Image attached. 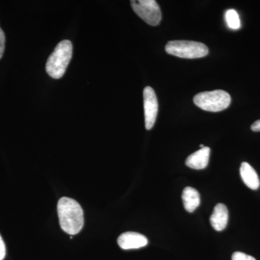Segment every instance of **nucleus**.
I'll return each instance as SVG.
<instances>
[{"label":"nucleus","mask_w":260,"mask_h":260,"mask_svg":"<svg viewBox=\"0 0 260 260\" xmlns=\"http://www.w3.org/2000/svg\"><path fill=\"white\" fill-rule=\"evenodd\" d=\"M57 212L61 229L67 234L75 235L83 229V210L76 200L61 198L58 202Z\"/></svg>","instance_id":"1"},{"label":"nucleus","mask_w":260,"mask_h":260,"mask_svg":"<svg viewBox=\"0 0 260 260\" xmlns=\"http://www.w3.org/2000/svg\"><path fill=\"white\" fill-rule=\"evenodd\" d=\"M73 55V44L69 40L61 41L51 53L46 64V70L54 79H59L64 75Z\"/></svg>","instance_id":"2"},{"label":"nucleus","mask_w":260,"mask_h":260,"mask_svg":"<svg viewBox=\"0 0 260 260\" xmlns=\"http://www.w3.org/2000/svg\"><path fill=\"white\" fill-rule=\"evenodd\" d=\"M231 102L230 95L223 90L203 92L194 97V103L197 107L210 112H221L229 107Z\"/></svg>","instance_id":"3"},{"label":"nucleus","mask_w":260,"mask_h":260,"mask_svg":"<svg viewBox=\"0 0 260 260\" xmlns=\"http://www.w3.org/2000/svg\"><path fill=\"white\" fill-rule=\"evenodd\" d=\"M166 51L171 55L185 59H197L208 54V48L203 43L192 41H172L167 43Z\"/></svg>","instance_id":"4"},{"label":"nucleus","mask_w":260,"mask_h":260,"mask_svg":"<svg viewBox=\"0 0 260 260\" xmlns=\"http://www.w3.org/2000/svg\"><path fill=\"white\" fill-rule=\"evenodd\" d=\"M132 8L140 18L152 26H156L162 18L161 11L155 0H133Z\"/></svg>","instance_id":"5"},{"label":"nucleus","mask_w":260,"mask_h":260,"mask_svg":"<svg viewBox=\"0 0 260 260\" xmlns=\"http://www.w3.org/2000/svg\"><path fill=\"white\" fill-rule=\"evenodd\" d=\"M144 99V111L145 127L148 130L151 129L156 120L158 111V99L155 91L151 87H145L143 90Z\"/></svg>","instance_id":"6"},{"label":"nucleus","mask_w":260,"mask_h":260,"mask_svg":"<svg viewBox=\"0 0 260 260\" xmlns=\"http://www.w3.org/2000/svg\"><path fill=\"white\" fill-rule=\"evenodd\" d=\"M117 242L121 249L128 250L144 247L148 244V240L143 234L136 232H126L119 236Z\"/></svg>","instance_id":"7"},{"label":"nucleus","mask_w":260,"mask_h":260,"mask_svg":"<svg viewBox=\"0 0 260 260\" xmlns=\"http://www.w3.org/2000/svg\"><path fill=\"white\" fill-rule=\"evenodd\" d=\"M210 153V149L208 147L200 149L186 158V165L197 170L205 169L209 162Z\"/></svg>","instance_id":"8"},{"label":"nucleus","mask_w":260,"mask_h":260,"mask_svg":"<svg viewBox=\"0 0 260 260\" xmlns=\"http://www.w3.org/2000/svg\"><path fill=\"white\" fill-rule=\"evenodd\" d=\"M228 220L229 210L225 205L219 203L214 208L213 213L210 216V224L215 231L221 232L226 228Z\"/></svg>","instance_id":"9"},{"label":"nucleus","mask_w":260,"mask_h":260,"mask_svg":"<svg viewBox=\"0 0 260 260\" xmlns=\"http://www.w3.org/2000/svg\"><path fill=\"white\" fill-rule=\"evenodd\" d=\"M240 174L244 184L249 189L253 190L259 189L260 181L258 174L248 162H242L240 167Z\"/></svg>","instance_id":"10"},{"label":"nucleus","mask_w":260,"mask_h":260,"mask_svg":"<svg viewBox=\"0 0 260 260\" xmlns=\"http://www.w3.org/2000/svg\"><path fill=\"white\" fill-rule=\"evenodd\" d=\"M181 198L184 208L189 213L194 212L200 204V193L194 188L190 186L184 188Z\"/></svg>","instance_id":"11"},{"label":"nucleus","mask_w":260,"mask_h":260,"mask_svg":"<svg viewBox=\"0 0 260 260\" xmlns=\"http://www.w3.org/2000/svg\"><path fill=\"white\" fill-rule=\"evenodd\" d=\"M225 20L229 28L237 30L241 26L240 19L236 10L231 9L225 13Z\"/></svg>","instance_id":"12"},{"label":"nucleus","mask_w":260,"mask_h":260,"mask_svg":"<svg viewBox=\"0 0 260 260\" xmlns=\"http://www.w3.org/2000/svg\"><path fill=\"white\" fill-rule=\"evenodd\" d=\"M232 260H256V259L241 251H236L233 254Z\"/></svg>","instance_id":"13"},{"label":"nucleus","mask_w":260,"mask_h":260,"mask_svg":"<svg viewBox=\"0 0 260 260\" xmlns=\"http://www.w3.org/2000/svg\"><path fill=\"white\" fill-rule=\"evenodd\" d=\"M5 48V36L3 29L0 28V59L3 57Z\"/></svg>","instance_id":"14"},{"label":"nucleus","mask_w":260,"mask_h":260,"mask_svg":"<svg viewBox=\"0 0 260 260\" xmlns=\"http://www.w3.org/2000/svg\"><path fill=\"white\" fill-rule=\"evenodd\" d=\"M5 255H6V248H5L4 241L0 235V260L4 259Z\"/></svg>","instance_id":"15"},{"label":"nucleus","mask_w":260,"mask_h":260,"mask_svg":"<svg viewBox=\"0 0 260 260\" xmlns=\"http://www.w3.org/2000/svg\"><path fill=\"white\" fill-rule=\"evenodd\" d=\"M251 129L254 132H260V119L253 123L251 126Z\"/></svg>","instance_id":"16"},{"label":"nucleus","mask_w":260,"mask_h":260,"mask_svg":"<svg viewBox=\"0 0 260 260\" xmlns=\"http://www.w3.org/2000/svg\"><path fill=\"white\" fill-rule=\"evenodd\" d=\"M200 148H204V147H205L204 145H203V144L200 145Z\"/></svg>","instance_id":"17"}]
</instances>
